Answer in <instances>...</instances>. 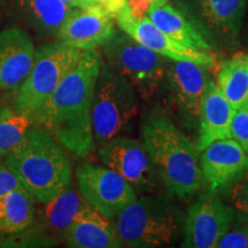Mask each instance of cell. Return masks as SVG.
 Instances as JSON below:
<instances>
[{"instance_id":"1","label":"cell","mask_w":248,"mask_h":248,"mask_svg":"<svg viewBox=\"0 0 248 248\" xmlns=\"http://www.w3.org/2000/svg\"><path fill=\"white\" fill-rule=\"evenodd\" d=\"M101 63L97 49L83 52L33 119L36 125L44 128L61 146L79 157H88L95 148L91 110Z\"/></svg>"},{"instance_id":"2","label":"cell","mask_w":248,"mask_h":248,"mask_svg":"<svg viewBox=\"0 0 248 248\" xmlns=\"http://www.w3.org/2000/svg\"><path fill=\"white\" fill-rule=\"evenodd\" d=\"M142 144L157 176L171 195H194L206 184L199 151L168 117L154 113L142 126Z\"/></svg>"},{"instance_id":"3","label":"cell","mask_w":248,"mask_h":248,"mask_svg":"<svg viewBox=\"0 0 248 248\" xmlns=\"http://www.w3.org/2000/svg\"><path fill=\"white\" fill-rule=\"evenodd\" d=\"M21 184L40 203H47L71 183V167L61 145L48 131L33 125L4 157Z\"/></svg>"},{"instance_id":"4","label":"cell","mask_w":248,"mask_h":248,"mask_svg":"<svg viewBox=\"0 0 248 248\" xmlns=\"http://www.w3.org/2000/svg\"><path fill=\"white\" fill-rule=\"evenodd\" d=\"M183 225V214L175 203L142 195L117 214L115 229L123 246L154 248L177 240Z\"/></svg>"},{"instance_id":"5","label":"cell","mask_w":248,"mask_h":248,"mask_svg":"<svg viewBox=\"0 0 248 248\" xmlns=\"http://www.w3.org/2000/svg\"><path fill=\"white\" fill-rule=\"evenodd\" d=\"M137 93L117 71L102 61L92 99V128L99 147L122 135L137 116Z\"/></svg>"},{"instance_id":"6","label":"cell","mask_w":248,"mask_h":248,"mask_svg":"<svg viewBox=\"0 0 248 248\" xmlns=\"http://www.w3.org/2000/svg\"><path fill=\"white\" fill-rule=\"evenodd\" d=\"M83 52L60 40L36 48L31 70L17 90L14 109L33 121L63 77L75 67Z\"/></svg>"},{"instance_id":"7","label":"cell","mask_w":248,"mask_h":248,"mask_svg":"<svg viewBox=\"0 0 248 248\" xmlns=\"http://www.w3.org/2000/svg\"><path fill=\"white\" fill-rule=\"evenodd\" d=\"M101 49L108 66L128 80L142 99L156 93L168 70L166 58L125 32L116 33Z\"/></svg>"},{"instance_id":"8","label":"cell","mask_w":248,"mask_h":248,"mask_svg":"<svg viewBox=\"0 0 248 248\" xmlns=\"http://www.w3.org/2000/svg\"><path fill=\"white\" fill-rule=\"evenodd\" d=\"M76 181L86 202L109 219L137 198L131 184L105 164L80 163L76 169Z\"/></svg>"},{"instance_id":"9","label":"cell","mask_w":248,"mask_h":248,"mask_svg":"<svg viewBox=\"0 0 248 248\" xmlns=\"http://www.w3.org/2000/svg\"><path fill=\"white\" fill-rule=\"evenodd\" d=\"M233 219L234 209L223 202L218 194L212 191L201 194L191 204L184 219L183 247H217Z\"/></svg>"},{"instance_id":"10","label":"cell","mask_w":248,"mask_h":248,"mask_svg":"<svg viewBox=\"0 0 248 248\" xmlns=\"http://www.w3.org/2000/svg\"><path fill=\"white\" fill-rule=\"evenodd\" d=\"M99 159L128 181L136 192H152L157 176L148 152L141 141L117 136L99 147Z\"/></svg>"},{"instance_id":"11","label":"cell","mask_w":248,"mask_h":248,"mask_svg":"<svg viewBox=\"0 0 248 248\" xmlns=\"http://www.w3.org/2000/svg\"><path fill=\"white\" fill-rule=\"evenodd\" d=\"M115 20L120 29L157 54L171 61H190L207 67H214L216 59L212 53L185 47L161 31L148 16H135L125 2L117 12Z\"/></svg>"},{"instance_id":"12","label":"cell","mask_w":248,"mask_h":248,"mask_svg":"<svg viewBox=\"0 0 248 248\" xmlns=\"http://www.w3.org/2000/svg\"><path fill=\"white\" fill-rule=\"evenodd\" d=\"M115 16L102 5L91 4L74 8L62 24L58 39L80 51L101 48L116 35Z\"/></svg>"},{"instance_id":"13","label":"cell","mask_w":248,"mask_h":248,"mask_svg":"<svg viewBox=\"0 0 248 248\" xmlns=\"http://www.w3.org/2000/svg\"><path fill=\"white\" fill-rule=\"evenodd\" d=\"M201 169L209 191L230 188L248 171V153L233 138L219 139L201 151Z\"/></svg>"},{"instance_id":"14","label":"cell","mask_w":248,"mask_h":248,"mask_svg":"<svg viewBox=\"0 0 248 248\" xmlns=\"http://www.w3.org/2000/svg\"><path fill=\"white\" fill-rule=\"evenodd\" d=\"M187 17L210 35L232 42L239 33L246 0H178Z\"/></svg>"},{"instance_id":"15","label":"cell","mask_w":248,"mask_h":248,"mask_svg":"<svg viewBox=\"0 0 248 248\" xmlns=\"http://www.w3.org/2000/svg\"><path fill=\"white\" fill-rule=\"evenodd\" d=\"M36 47L22 27L0 31V90L17 91L31 70Z\"/></svg>"},{"instance_id":"16","label":"cell","mask_w":248,"mask_h":248,"mask_svg":"<svg viewBox=\"0 0 248 248\" xmlns=\"http://www.w3.org/2000/svg\"><path fill=\"white\" fill-rule=\"evenodd\" d=\"M172 100L185 120H199L200 105L208 84V67L190 61H173L167 70Z\"/></svg>"},{"instance_id":"17","label":"cell","mask_w":248,"mask_h":248,"mask_svg":"<svg viewBox=\"0 0 248 248\" xmlns=\"http://www.w3.org/2000/svg\"><path fill=\"white\" fill-rule=\"evenodd\" d=\"M234 110L216 82L209 79L200 105L198 151H203L208 145L219 139L232 138L231 124Z\"/></svg>"},{"instance_id":"18","label":"cell","mask_w":248,"mask_h":248,"mask_svg":"<svg viewBox=\"0 0 248 248\" xmlns=\"http://www.w3.org/2000/svg\"><path fill=\"white\" fill-rule=\"evenodd\" d=\"M15 17L38 38H58L62 24L74 8L61 0H11Z\"/></svg>"},{"instance_id":"19","label":"cell","mask_w":248,"mask_h":248,"mask_svg":"<svg viewBox=\"0 0 248 248\" xmlns=\"http://www.w3.org/2000/svg\"><path fill=\"white\" fill-rule=\"evenodd\" d=\"M63 239L68 247L73 248L123 247L109 218L89 203L71 223Z\"/></svg>"},{"instance_id":"20","label":"cell","mask_w":248,"mask_h":248,"mask_svg":"<svg viewBox=\"0 0 248 248\" xmlns=\"http://www.w3.org/2000/svg\"><path fill=\"white\" fill-rule=\"evenodd\" d=\"M147 16L167 36L179 44L197 51H212V45L192 22L187 15L173 7L169 0L153 2L147 11Z\"/></svg>"},{"instance_id":"21","label":"cell","mask_w":248,"mask_h":248,"mask_svg":"<svg viewBox=\"0 0 248 248\" xmlns=\"http://www.w3.org/2000/svg\"><path fill=\"white\" fill-rule=\"evenodd\" d=\"M35 221V197L20 187L0 197V233L16 234Z\"/></svg>"},{"instance_id":"22","label":"cell","mask_w":248,"mask_h":248,"mask_svg":"<svg viewBox=\"0 0 248 248\" xmlns=\"http://www.w3.org/2000/svg\"><path fill=\"white\" fill-rule=\"evenodd\" d=\"M88 204L79 190L69 185L59 193L54 199L44 203V225L54 235L64 237L78 213Z\"/></svg>"},{"instance_id":"23","label":"cell","mask_w":248,"mask_h":248,"mask_svg":"<svg viewBox=\"0 0 248 248\" xmlns=\"http://www.w3.org/2000/svg\"><path fill=\"white\" fill-rule=\"evenodd\" d=\"M216 84L234 109L248 101V64L234 55L223 62L216 75Z\"/></svg>"},{"instance_id":"24","label":"cell","mask_w":248,"mask_h":248,"mask_svg":"<svg viewBox=\"0 0 248 248\" xmlns=\"http://www.w3.org/2000/svg\"><path fill=\"white\" fill-rule=\"evenodd\" d=\"M33 121L12 108L0 111V157H5L23 140Z\"/></svg>"},{"instance_id":"25","label":"cell","mask_w":248,"mask_h":248,"mask_svg":"<svg viewBox=\"0 0 248 248\" xmlns=\"http://www.w3.org/2000/svg\"><path fill=\"white\" fill-rule=\"evenodd\" d=\"M230 197L240 219L248 224V171L231 186Z\"/></svg>"},{"instance_id":"26","label":"cell","mask_w":248,"mask_h":248,"mask_svg":"<svg viewBox=\"0 0 248 248\" xmlns=\"http://www.w3.org/2000/svg\"><path fill=\"white\" fill-rule=\"evenodd\" d=\"M231 132L232 138L248 153V101L234 110Z\"/></svg>"},{"instance_id":"27","label":"cell","mask_w":248,"mask_h":248,"mask_svg":"<svg viewBox=\"0 0 248 248\" xmlns=\"http://www.w3.org/2000/svg\"><path fill=\"white\" fill-rule=\"evenodd\" d=\"M218 248H246L248 247V224L228 231L217 244Z\"/></svg>"},{"instance_id":"28","label":"cell","mask_w":248,"mask_h":248,"mask_svg":"<svg viewBox=\"0 0 248 248\" xmlns=\"http://www.w3.org/2000/svg\"><path fill=\"white\" fill-rule=\"evenodd\" d=\"M20 187L23 186L16 175L6 166L5 162H0V197Z\"/></svg>"},{"instance_id":"29","label":"cell","mask_w":248,"mask_h":248,"mask_svg":"<svg viewBox=\"0 0 248 248\" xmlns=\"http://www.w3.org/2000/svg\"><path fill=\"white\" fill-rule=\"evenodd\" d=\"M156 1H160V0H126L133 15L138 17L146 16L150 6Z\"/></svg>"},{"instance_id":"30","label":"cell","mask_w":248,"mask_h":248,"mask_svg":"<svg viewBox=\"0 0 248 248\" xmlns=\"http://www.w3.org/2000/svg\"><path fill=\"white\" fill-rule=\"evenodd\" d=\"M85 2L88 5H91V4L102 5L105 8L108 9L114 16H115L117 12L123 7L124 4H125L126 0H85Z\"/></svg>"},{"instance_id":"31","label":"cell","mask_w":248,"mask_h":248,"mask_svg":"<svg viewBox=\"0 0 248 248\" xmlns=\"http://www.w3.org/2000/svg\"><path fill=\"white\" fill-rule=\"evenodd\" d=\"M63 1L64 4L69 6L71 8H79V7H84L88 4L85 2V0H61Z\"/></svg>"},{"instance_id":"32","label":"cell","mask_w":248,"mask_h":248,"mask_svg":"<svg viewBox=\"0 0 248 248\" xmlns=\"http://www.w3.org/2000/svg\"><path fill=\"white\" fill-rule=\"evenodd\" d=\"M4 7H5L4 0H0V27H1L2 22H4Z\"/></svg>"},{"instance_id":"33","label":"cell","mask_w":248,"mask_h":248,"mask_svg":"<svg viewBox=\"0 0 248 248\" xmlns=\"http://www.w3.org/2000/svg\"><path fill=\"white\" fill-rule=\"evenodd\" d=\"M237 57L248 63V53H238Z\"/></svg>"},{"instance_id":"34","label":"cell","mask_w":248,"mask_h":248,"mask_svg":"<svg viewBox=\"0 0 248 248\" xmlns=\"http://www.w3.org/2000/svg\"><path fill=\"white\" fill-rule=\"evenodd\" d=\"M1 109H2V108H1V106H0V111H1Z\"/></svg>"},{"instance_id":"35","label":"cell","mask_w":248,"mask_h":248,"mask_svg":"<svg viewBox=\"0 0 248 248\" xmlns=\"http://www.w3.org/2000/svg\"><path fill=\"white\" fill-rule=\"evenodd\" d=\"M246 63H247V62H246ZM247 64H248V63H247Z\"/></svg>"}]
</instances>
